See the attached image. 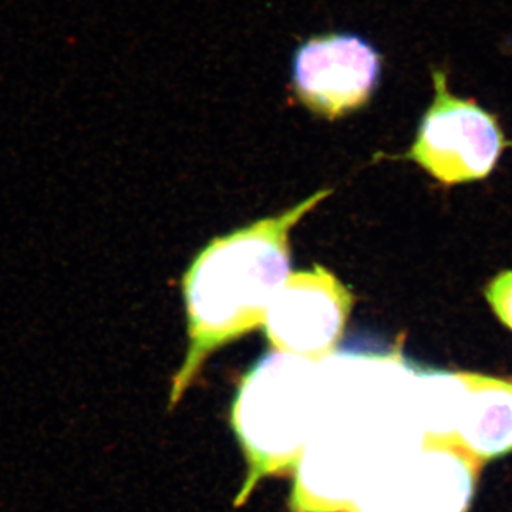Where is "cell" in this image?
Returning a JSON list of instances; mask_svg holds the SVG:
<instances>
[{
  "label": "cell",
  "mask_w": 512,
  "mask_h": 512,
  "mask_svg": "<svg viewBox=\"0 0 512 512\" xmlns=\"http://www.w3.org/2000/svg\"><path fill=\"white\" fill-rule=\"evenodd\" d=\"M329 192H316L278 217L214 239L197 256L184 276L190 348L174 377L173 406L212 352L264 325L269 305L289 275V232Z\"/></svg>",
  "instance_id": "cell-1"
},
{
  "label": "cell",
  "mask_w": 512,
  "mask_h": 512,
  "mask_svg": "<svg viewBox=\"0 0 512 512\" xmlns=\"http://www.w3.org/2000/svg\"><path fill=\"white\" fill-rule=\"evenodd\" d=\"M318 362L272 352L239 384L232 427L248 458L249 474L235 505H242L262 477L295 468L318 419Z\"/></svg>",
  "instance_id": "cell-2"
},
{
  "label": "cell",
  "mask_w": 512,
  "mask_h": 512,
  "mask_svg": "<svg viewBox=\"0 0 512 512\" xmlns=\"http://www.w3.org/2000/svg\"><path fill=\"white\" fill-rule=\"evenodd\" d=\"M431 80L433 100L403 157L419 164L441 184L484 180L512 141L505 137L497 114L477 100L451 93L446 69L433 67Z\"/></svg>",
  "instance_id": "cell-3"
},
{
  "label": "cell",
  "mask_w": 512,
  "mask_h": 512,
  "mask_svg": "<svg viewBox=\"0 0 512 512\" xmlns=\"http://www.w3.org/2000/svg\"><path fill=\"white\" fill-rule=\"evenodd\" d=\"M382 77V55L355 33L313 36L292 57L296 99L316 116L339 119L365 107Z\"/></svg>",
  "instance_id": "cell-4"
},
{
  "label": "cell",
  "mask_w": 512,
  "mask_h": 512,
  "mask_svg": "<svg viewBox=\"0 0 512 512\" xmlns=\"http://www.w3.org/2000/svg\"><path fill=\"white\" fill-rule=\"evenodd\" d=\"M352 306V293L323 266L289 274L266 312V338L278 352L320 362L338 349Z\"/></svg>",
  "instance_id": "cell-5"
},
{
  "label": "cell",
  "mask_w": 512,
  "mask_h": 512,
  "mask_svg": "<svg viewBox=\"0 0 512 512\" xmlns=\"http://www.w3.org/2000/svg\"><path fill=\"white\" fill-rule=\"evenodd\" d=\"M453 377L463 387L464 396L454 430L439 439L453 441L483 463L511 453L512 379L477 373Z\"/></svg>",
  "instance_id": "cell-6"
},
{
  "label": "cell",
  "mask_w": 512,
  "mask_h": 512,
  "mask_svg": "<svg viewBox=\"0 0 512 512\" xmlns=\"http://www.w3.org/2000/svg\"><path fill=\"white\" fill-rule=\"evenodd\" d=\"M483 464L453 441L426 434L410 480V512H467Z\"/></svg>",
  "instance_id": "cell-7"
},
{
  "label": "cell",
  "mask_w": 512,
  "mask_h": 512,
  "mask_svg": "<svg viewBox=\"0 0 512 512\" xmlns=\"http://www.w3.org/2000/svg\"><path fill=\"white\" fill-rule=\"evenodd\" d=\"M485 298L498 319L512 330V271L495 276L485 288Z\"/></svg>",
  "instance_id": "cell-8"
}]
</instances>
